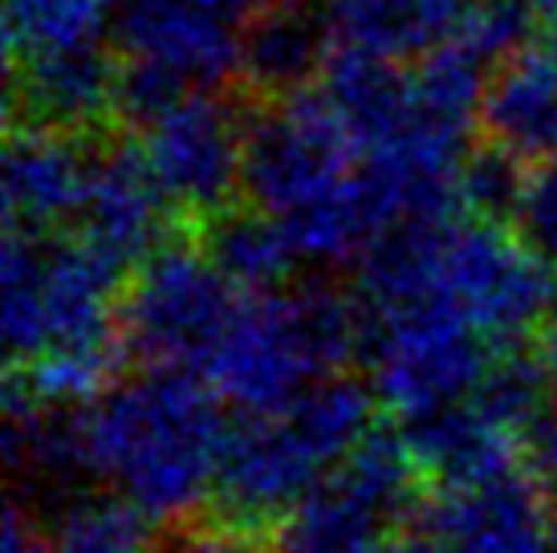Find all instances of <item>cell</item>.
I'll return each mask as SVG.
<instances>
[{"instance_id":"obj_1","label":"cell","mask_w":557,"mask_h":553,"mask_svg":"<svg viewBox=\"0 0 557 553\" xmlns=\"http://www.w3.org/2000/svg\"><path fill=\"white\" fill-rule=\"evenodd\" d=\"M228 431L220 391L196 370L147 367L86 407L94 477L151 521H184L216 492Z\"/></svg>"},{"instance_id":"obj_2","label":"cell","mask_w":557,"mask_h":553,"mask_svg":"<svg viewBox=\"0 0 557 553\" xmlns=\"http://www.w3.org/2000/svg\"><path fill=\"white\" fill-rule=\"evenodd\" d=\"M245 192L285 229L297 261H350L383 236L362 184V155L318 90L248 119Z\"/></svg>"},{"instance_id":"obj_3","label":"cell","mask_w":557,"mask_h":553,"mask_svg":"<svg viewBox=\"0 0 557 553\" xmlns=\"http://www.w3.org/2000/svg\"><path fill=\"white\" fill-rule=\"evenodd\" d=\"M355 354H367L358 293L310 281L240 302L208 374L220 400L261 419L289 411L310 386L342 374Z\"/></svg>"},{"instance_id":"obj_4","label":"cell","mask_w":557,"mask_h":553,"mask_svg":"<svg viewBox=\"0 0 557 553\" xmlns=\"http://www.w3.org/2000/svg\"><path fill=\"white\" fill-rule=\"evenodd\" d=\"M123 265L90 241H46L9 232L0 261V330L16 367L58 346L114 342V297Z\"/></svg>"},{"instance_id":"obj_5","label":"cell","mask_w":557,"mask_h":553,"mask_svg":"<svg viewBox=\"0 0 557 553\" xmlns=\"http://www.w3.org/2000/svg\"><path fill=\"white\" fill-rule=\"evenodd\" d=\"M236 309V285L203 248L163 245L135 269L119 306L123 346L147 367L208 370Z\"/></svg>"},{"instance_id":"obj_6","label":"cell","mask_w":557,"mask_h":553,"mask_svg":"<svg viewBox=\"0 0 557 553\" xmlns=\"http://www.w3.org/2000/svg\"><path fill=\"white\" fill-rule=\"evenodd\" d=\"M367 358L379 403L403 419L468 403L493 367L484 334L448 293L379 318L367 314Z\"/></svg>"},{"instance_id":"obj_7","label":"cell","mask_w":557,"mask_h":553,"mask_svg":"<svg viewBox=\"0 0 557 553\" xmlns=\"http://www.w3.org/2000/svg\"><path fill=\"white\" fill-rule=\"evenodd\" d=\"M440 281L451 302L465 309L468 322L484 334V342L496 346L521 342L557 306L549 265L488 220L444 224Z\"/></svg>"},{"instance_id":"obj_8","label":"cell","mask_w":557,"mask_h":553,"mask_svg":"<svg viewBox=\"0 0 557 553\" xmlns=\"http://www.w3.org/2000/svg\"><path fill=\"white\" fill-rule=\"evenodd\" d=\"M245 131L233 102L191 90L143 126V155L175 208L212 220L245 187Z\"/></svg>"},{"instance_id":"obj_9","label":"cell","mask_w":557,"mask_h":553,"mask_svg":"<svg viewBox=\"0 0 557 553\" xmlns=\"http://www.w3.org/2000/svg\"><path fill=\"white\" fill-rule=\"evenodd\" d=\"M322 472L325 464L297 435L289 415H261L228 431L212 501L224 525L261 533V525L285 521L322 484Z\"/></svg>"},{"instance_id":"obj_10","label":"cell","mask_w":557,"mask_h":553,"mask_svg":"<svg viewBox=\"0 0 557 553\" xmlns=\"http://www.w3.org/2000/svg\"><path fill=\"white\" fill-rule=\"evenodd\" d=\"M423 525L451 553H549V501L521 468L472 484H444L423 505Z\"/></svg>"},{"instance_id":"obj_11","label":"cell","mask_w":557,"mask_h":553,"mask_svg":"<svg viewBox=\"0 0 557 553\" xmlns=\"http://www.w3.org/2000/svg\"><path fill=\"white\" fill-rule=\"evenodd\" d=\"M119 41L131 62H151L180 77L187 90H203L240 70L245 33L196 0H123Z\"/></svg>"},{"instance_id":"obj_12","label":"cell","mask_w":557,"mask_h":553,"mask_svg":"<svg viewBox=\"0 0 557 553\" xmlns=\"http://www.w3.org/2000/svg\"><path fill=\"white\" fill-rule=\"evenodd\" d=\"M168 192L159 187L143 147H110L94 159L82 241H90L123 269H139L156 248L168 245Z\"/></svg>"},{"instance_id":"obj_13","label":"cell","mask_w":557,"mask_h":553,"mask_svg":"<svg viewBox=\"0 0 557 553\" xmlns=\"http://www.w3.org/2000/svg\"><path fill=\"white\" fill-rule=\"evenodd\" d=\"M94 159L53 126L21 123L4 147V220L9 232L58 229L82 216L90 192Z\"/></svg>"},{"instance_id":"obj_14","label":"cell","mask_w":557,"mask_h":553,"mask_svg":"<svg viewBox=\"0 0 557 553\" xmlns=\"http://www.w3.org/2000/svg\"><path fill=\"white\" fill-rule=\"evenodd\" d=\"M465 0H330V29L342 49L383 62H423L465 33Z\"/></svg>"},{"instance_id":"obj_15","label":"cell","mask_w":557,"mask_h":553,"mask_svg":"<svg viewBox=\"0 0 557 553\" xmlns=\"http://www.w3.org/2000/svg\"><path fill=\"white\" fill-rule=\"evenodd\" d=\"M322 102L355 138L358 155H371L399 138L419 119L416 82L395 62L338 49L322 74Z\"/></svg>"},{"instance_id":"obj_16","label":"cell","mask_w":557,"mask_h":553,"mask_svg":"<svg viewBox=\"0 0 557 553\" xmlns=\"http://www.w3.org/2000/svg\"><path fill=\"white\" fill-rule=\"evenodd\" d=\"M119 70L102 46L13 65V102L29 123L74 135L119 110Z\"/></svg>"},{"instance_id":"obj_17","label":"cell","mask_w":557,"mask_h":553,"mask_svg":"<svg viewBox=\"0 0 557 553\" xmlns=\"http://www.w3.org/2000/svg\"><path fill=\"white\" fill-rule=\"evenodd\" d=\"M480 123L488 143L529 163L557 159V49H521L488 82Z\"/></svg>"},{"instance_id":"obj_18","label":"cell","mask_w":557,"mask_h":553,"mask_svg":"<svg viewBox=\"0 0 557 553\" xmlns=\"http://www.w3.org/2000/svg\"><path fill=\"white\" fill-rule=\"evenodd\" d=\"M330 37L334 29L325 9H313L310 0H277L273 9H264L257 21L245 25L240 74L261 94H281V98L306 94V86L322 77L334 58Z\"/></svg>"},{"instance_id":"obj_19","label":"cell","mask_w":557,"mask_h":553,"mask_svg":"<svg viewBox=\"0 0 557 553\" xmlns=\"http://www.w3.org/2000/svg\"><path fill=\"white\" fill-rule=\"evenodd\" d=\"M403 513L334 468L301 505L281 521V553H383Z\"/></svg>"},{"instance_id":"obj_20","label":"cell","mask_w":557,"mask_h":553,"mask_svg":"<svg viewBox=\"0 0 557 553\" xmlns=\"http://www.w3.org/2000/svg\"><path fill=\"white\" fill-rule=\"evenodd\" d=\"M403 440L411 447L419 472H432L440 489L488 480L517 468V435L488 423L472 400L403 419Z\"/></svg>"},{"instance_id":"obj_21","label":"cell","mask_w":557,"mask_h":553,"mask_svg":"<svg viewBox=\"0 0 557 553\" xmlns=\"http://www.w3.org/2000/svg\"><path fill=\"white\" fill-rule=\"evenodd\" d=\"M4 447L16 472L46 480L53 489H65L70 480L94 472L86 411L37 403L16 383H9L4 400Z\"/></svg>"},{"instance_id":"obj_22","label":"cell","mask_w":557,"mask_h":553,"mask_svg":"<svg viewBox=\"0 0 557 553\" xmlns=\"http://www.w3.org/2000/svg\"><path fill=\"white\" fill-rule=\"evenodd\" d=\"M200 248L236 290L252 293V297L281 290L297 265V253L285 229L261 208H248V212L228 208V212L212 216L203 229Z\"/></svg>"},{"instance_id":"obj_23","label":"cell","mask_w":557,"mask_h":553,"mask_svg":"<svg viewBox=\"0 0 557 553\" xmlns=\"http://www.w3.org/2000/svg\"><path fill=\"white\" fill-rule=\"evenodd\" d=\"M49 553H159L156 521L123 492H74L46 525Z\"/></svg>"},{"instance_id":"obj_24","label":"cell","mask_w":557,"mask_h":553,"mask_svg":"<svg viewBox=\"0 0 557 553\" xmlns=\"http://www.w3.org/2000/svg\"><path fill=\"white\" fill-rule=\"evenodd\" d=\"M374 403H379L374 386L358 383L350 374H330L281 415H289L297 435L313 447V456L325 468H338L374 431Z\"/></svg>"},{"instance_id":"obj_25","label":"cell","mask_w":557,"mask_h":553,"mask_svg":"<svg viewBox=\"0 0 557 553\" xmlns=\"http://www.w3.org/2000/svg\"><path fill=\"white\" fill-rule=\"evenodd\" d=\"M107 0H4V41L13 65L90 49L107 33Z\"/></svg>"},{"instance_id":"obj_26","label":"cell","mask_w":557,"mask_h":553,"mask_svg":"<svg viewBox=\"0 0 557 553\" xmlns=\"http://www.w3.org/2000/svg\"><path fill=\"white\" fill-rule=\"evenodd\" d=\"M488 65L476 49L468 46L465 37H456L448 41L444 49H435L428 53L423 62L411 70V82H416V98L419 107L435 114V119H444L451 126H465L480 114L484 107V94H488Z\"/></svg>"},{"instance_id":"obj_27","label":"cell","mask_w":557,"mask_h":553,"mask_svg":"<svg viewBox=\"0 0 557 553\" xmlns=\"http://www.w3.org/2000/svg\"><path fill=\"white\" fill-rule=\"evenodd\" d=\"M119 367V346L102 342V346H58V351L41 354L37 362L21 367L13 383L33 395L37 403H53V407H78L107 395L110 379Z\"/></svg>"},{"instance_id":"obj_28","label":"cell","mask_w":557,"mask_h":553,"mask_svg":"<svg viewBox=\"0 0 557 553\" xmlns=\"http://www.w3.org/2000/svg\"><path fill=\"white\" fill-rule=\"evenodd\" d=\"M545 391H549L545 362L509 351L493 358V367L480 379L472 403H476V411L488 423H496L500 431H509V435L521 440L545 415Z\"/></svg>"},{"instance_id":"obj_29","label":"cell","mask_w":557,"mask_h":553,"mask_svg":"<svg viewBox=\"0 0 557 553\" xmlns=\"http://www.w3.org/2000/svg\"><path fill=\"white\" fill-rule=\"evenodd\" d=\"M521 163L525 159H517V155L496 147V143L468 151L465 168H460V204L476 220H488V224L512 220L529 180V171Z\"/></svg>"},{"instance_id":"obj_30","label":"cell","mask_w":557,"mask_h":553,"mask_svg":"<svg viewBox=\"0 0 557 553\" xmlns=\"http://www.w3.org/2000/svg\"><path fill=\"white\" fill-rule=\"evenodd\" d=\"M533 9L525 0H476L468 9L465 37L484 62H509L521 49H529V33H533Z\"/></svg>"},{"instance_id":"obj_31","label":"cell","mask_w":557,"mask_h":553,"mask_svg":"<svg viewBox=\"0 0 557 553\" xmlns=\"http://www.w3.org/2000/svg\"><path fill=\"white\" fill-rule=\"evenodd\" d=\"M512 229L533 257L557 265V159L529 171L521 204L512 212Z\"/></svg>"},{"instance_id":"obj_32","label":"cell","mask_w":557,"mask_h":553,"mask_svg":"<svg viewBox=\"0 0 557 553\" xmlns=\"http://www.w3.org/2000/svg\"><path fill=\"white\" fill-rule=\"evenodd\" d=\"M159 553H281V545L261 541L257 529H240V525H203V529H184L175 533Z\"/></svg>"},{"instance_id":"obj_33","label":"cell","mask_w":557,"mask_h":553,"mask_svg":"<svg viewBox=\"0 0 557 553\" xmlns=\"http://www.w3.org/2000/svg\"><path fill=\"white\" fill-rule=\"evenodd\" d=\"M525 460H529V477L537 480L545 501L557 505V411H545L525 431Z\"/></svg>"},{"instance_id":"obj_34","label":"cell","mask_w":557,"mask_h":553,"mask_svg":"<svg viewBox=\"0 0 557 553\" xmlns=\"http://www.w3.org/2000/svg\"><path fill=\"white\" fill-rule=\"evenodd\" d=\"M0 553H49L46 525H37L29 508L13 501L4 513V533H0Z\"/></svg>"},{"instance_id":"obj_35","label":"cell","mask_w":557,"mask_h":553,"mask_svg":"<svg viewBox=\"0 0 557 553\" xmlns=\"http://www.w3.org/2000/svg\"><path fill=\"white\" fill-rule=\"evenodd\" d=\"M200 9H208V13H216L224 16L228 25H248V21H257V16L264 13V9H273L277 0H196Z\"/></svg>"},{"instance_id":"obj_36","label":"cell","mask_w":557,"mask_h":553,"mask_svg":"<svg viewBox=\"0 0 557 553\" xmlns=\"http://www.w3.org/2000/svg\"><path fill=\"white\" fill-rule=\"evenodd\" d=\"M383 553H451L444 541H435L432 533H411V538H399L391 541Z\"/></svg>"},{"instance_id":"obj_37","label":"cell","mask_w":557,"mask_h":553,"mask_svg":"<svg viewBox=\"0 0 557 553\" xmlns=\"http://www.w3.org/2000/svg\"><path fill=\"white\" fill-rule=\"evenodd\" d=\"M545 374H549V386L557 391V322L549 325V334H545Z\"/></svg>"},{"instance_id":"obj_38","label":"cell","mask_w":557,"mask_h":553,"mask_svg":"<svg viewBox=\"0 0 557 553\" xmlns=\"http://www.w3.org/2000/svg\"><path fill=\"white\" fill-rule=\"evenodd\" d=\"M525 4L537 16H545V21H557V0H525Z\"/></svg>"},{"instance_id":"obj_39","label":"cell","mask_w":557,"mask_h":553,"mask_svg":"<svg viewBox=\"0 0 557 553\" xmlns=\"http://www.w3.org/2000/svg\"><path fill=\"white\" fill-rule=\"evenodd\" d=\"M549 553H557V525H554V541H549Z\"/></svg>"},{"instance_id":"obj_40","label":"cell","mask_w":557,"mask_h":553,"mask_svg":"<svg viewBox=\"0 0 557 553\" xmlns=\"http://www.w3.org/2000/svg\"><path fill=\"white\" fill-rule=\"evenodd\" d=\"M107 4H114V0H107Z\"/></svg>"}]
</instances>
